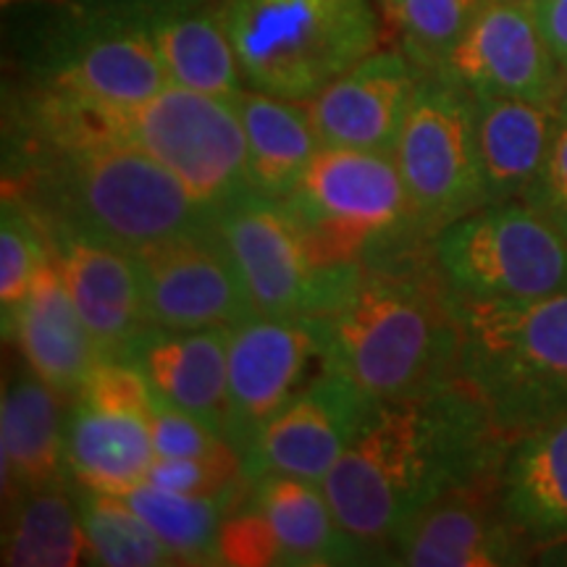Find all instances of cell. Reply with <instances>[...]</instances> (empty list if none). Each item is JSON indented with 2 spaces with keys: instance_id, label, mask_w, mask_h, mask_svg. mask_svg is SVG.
I'll return each mask as SVG.
<instances>
[{
  "instance_id": "d6986e66",
  "label": "cell",
  "mask_w": 567,
  "mask_h": 567,
  "mask_svg": "<svg viewBox=\"0 0 567 567\" xmlns=\"http://www.w3.org/2000/svg\"><path fill=\"white\" fill-rule=\"evenodd\" d=\"M55 266L103 358L118 360L151 326L132 250L71 229L45 231Z\"/></svg>"
},
{
  "instance_id": "ac0fdd59",
  "label": "cell",
  "mask_w": 567,
  "mask_h": 567,
  "mask_svg": "<svg viewBox=\"0 0 567 567\" xmlns=\"http://www.w3.org/2000/svg\"><path fill=\"white\" fill-rule=\"evenodd\" d=\"M423 74L402 48L384 45L354 63L305 103L321 145L394 153Z\"/></svg>"
},
{
  "instance_id": "4316f807",
  "label": "cell",
  "mask_w": 567,
  "mask_h": 567,
  "mask_svg": "<svg viewBox=\"0 0 567 567\" xmlns=\"http://www.w3.org/2000/svg\"><path fill=\"white\" fill-rule=\"evenodd\" d=\"M231 101L247 140V184L252 193L284 200L321 147L308 105L250 87Z\"/></svg>"
},
{
  "instance_id": "d4e9b609",
  "label": "cell",
  "mask_w": 567,
  "mask_h": 567,
  "mask_svg": "<svg viewBox=\"0 0 567 567\" xmlns=\"http://www.w3.org/2000/svg\"><path fill=\"white\" fill-rule=\"evenodd\" d=\"M502 509L536 547L567 536V413L509 444L499 481Z\"/></svg>"
},
{
  "instance_id": "3957f363",
  "label": "cell",
  "mask_w": 567,
  "mask_h": 567,
  "mask_svg": "<svg viewBox=\"0 0 567 567\" xmlns=\"http://www.w3.org/2000/svg\"><path fill=\"white\" fill-rule=\"evenodd\" d=\"M321 326L326 365L373 402L436 392L460 379L463 329L431 250L360 271Z\"/></svg>"
},
{
  "instance_id": "7402d4cb",
  "label": "cell",
  "mask_w": 567,
  "mask_h": 567,
  "mask_svg": "<svg viewBox=\"0 0 567 567\" xmlns=\"http://www.w3.org/2000/svg\"><path fill=\"white\" fill-rule=\"evenodd\" d=\"M231 329L147 326L118 360L137 368L151 392L224 434Z\"/></svg>"
},
{
  "instance_id": "52a82bcc",
  "label": "cell",
  "mask_w": 567,
  "mask_h": 567,
  "mask_svg": "<svg viewBox=\"0 0 567 567\" xmlns=\"http://www.w3.org/2000/svg\"><path fill=\"white\" fill-rule=\"evenodd\" d=\"M460 381L509 436L567 413V292L538 300H457Z\"/></svg>"
},
{
  "instance_id": "9a60e30c",
  "label": "cell",
  "mask_w": 567,
  "mask_h": 567,
  "mask_svg": "<svg viewBox=\"0 0 567 567\" xmlns=\"http://www.w3.org/2000/svg\"><path fill=\"white\" fill-rule=\"evenodd\" d=\"M442 71L478 95L563 103L567 71L551 53L528 0H484Z\"/></svg>"
},
{
  "instance_id": "5bb4252c",
  "label": "cell",
  "mask_w": 567,
  "mask_h": 567,
  "mask_svg": "<svg viewBox=\"0 0 567 567\" xmlns=\"http://www.w3.org/2000/svg\"><path fill=\"white\" fill-rule=\"evenodd\" d=\"M375 402L337 368L323 365L295 400H289L243 452L245 476L268 473L323 484L350 450Z\"/></svg>"
},
{
  "instance_id": "836d02e7",
  "label": "cell",
  "mask_w": 567,
  "mask_h": 567,
  "mask_svg": "<svg viewBox=\"0 0 567 567\" xmlns=\"http://www.w3.org/2000/svg\"><path fill=\"white\" fill-rule=\"evenodd\" d=\"M155 457H213L231 450L229 439L193 413L168 405L153 394Z\"/></svg>"
},
{
  "instance_id": "83f0119b",
  "label": "cell",
  "mask_w": 567,
  "mask_h": 567,
  "mask_svg": "<svg viewBox=\"0 0 567 567\" xmlns=\"http://www.w3.org/2000/svg\"><path fill=\"white\" fill-rule=\"evenodd\" d=\"M3 565L74 567L90 563L80 494L69 481L34 488L3 505Z\"/></svg>"
},
{
  "instance_id": "1f68e13d",
  "label": "cell",
  "mask_w": 567,
  "mask_h": 567,
  "mask_svg": "<svg viewBox=\"0 0 567 567\" xmlns=\"http://www.w3.org/2000/svg\"><path fill=\"white\" fill-rule=\"evenodd\" d=\"M51 258L45 231L19 200L3 195L0 210V310L3 326L11 321L17 308L30 295L34 276Z\"/></svg>"
},
{
  "instance_id": "9c48e42d",
  "label": "cell",
  "mask_w": 567,
  "mask_h": 567,
  "mask_svg": "<svg viewBox=\"0 0 567 567\" xmlns=\"http://www.w3.org/2000/svg\"><path fill=\"white\" fill-rule=\"evenodd\" d=\"M394 163L423 231L488 205L481 172L476 97L446 71H425L394 145Z\"/></svg>"
},
{
  "instance_id": "4dcf8cb0",
  "label": "cell",
  "mask_w": 567,
  "mask_h": 567,
  "mask_svg": "<svg viewBox=\"0 0 567 567\" xmlns=\"http://www.w3.org/2000/svg\"><path fill=\"white\" fill-rule=\"evenodd\" d=\"M396 42L423 71H439L484 0H379Z\"/></svg>"
},
{
  "instance_id": "7c38bea8",
  "label": "cell",
  "mask_w": 567,
  "mask_h": 567,
  "mask_svg": "<svg viewBox=\"0 0 567 567\" xmlns=\"http://www.w3.org/2000/svg\"><path fill=\"white\" fill-rule=\"evenodd\" d=\"M147 321L163 329H234L258 316L216 221L134 252Z\"/></svg>"
},
{
  "instance_id": "8992f818",
  "label": "cell",
  "mask_w": 567,
  "mask_h": 567,
  "mask_svg": "<svg viewBox=\"0 0 567 567\" xmlns=\"http://www.w3.org/2000/svg\"><path fill=\"white\" fill-rule=\"evenodd\" d=\"M279 203L326 266H389L431 250L392 153L321 145Z\"/></svg>"
},
{
  "instance_id": "d6a6232c",
  "label": "cell",
  "mask_w": 567,
  "mask_h": 567,
  "mask_svg": "<svg viewBox=\"0 0 567 567\" xmlns=\"http://www.w3.org/2000/svg\"><path fill=\"white\" fill-rule=\"evenodd\" d=\"M218 559L221 565L234 567L284 565L279 538H276L268 517L252 505L247 492L224 517L221 534H218Z\"/></svg>"
},
{
  "instance_id": "484cf974",
  "label": "cell",
  "mask_w": 567,
  "mask_h": 567,
  "mask_svg": "<svg viewBox=\"0 0 567 567\" xmlns=\"http://www.w3.org/2000/svg\"><path fill=\"white\" fill-rule=\"evenodd\" d=\"M252 505L271 523L284 565H360L371 563L368 551L339 526L323 486L281 473L250 481Z\"/></svg>"
},
{
  "instance_id": "e0dca14e",
  "label": "cell",
  "mask_w": 567,
  "mask_h": 567,
  "mask_svg": "<svg viewBox=\"0 0 567 567\" xmlns=\"http://www.w3.org/2000/svg\"><path fill=\"white\" fill-rule=\"evenodd\" d=\"M80 34H71L48 63L40 87L82 103L147 101L168 80L158 51L140 27L92 6Z\"/></svg>"
},
{
  "instance_id": "5b68a950",
  "label": "cell",
  "mask_w": 567,
  "mask_h": 567,
  "mask_svg": "<svg viewBox=\"0 0 567 567\" xmlns=\"http://www.w3.org/2000/svg\"><path fill=\"white\" fill-rule=\"evenodd\" d=\"M245 87L308 103L381 51L379 0H218Z\"/></svg>"
},
{
  "instance_id": "4fadbf2b",
  "label": "cell",
  "mask_w": 567,
  "mask_h": 567,
  "mask_svg": "<svg viewBox=\"0 0 567 567\" xmlns=\"http://www.w3.org/2000/svg\"><path fill=\"white\" fill-rule=\"evenodd\" d=\"M326 365L316 318L252 316L229 337L224 436L243 455L260 425L295 400Z\"/></svg>"
},
{
  "instance_id": "74e56055",
  "label": "cell",
  "mask_w": 567,
  "mask_h": 567,
  "mask_svg": "<svg viewBox=\"0 0 567 567\" xmlns=\"http://www.w3.org/2000/svg\"><path fill=\"white\" fill-rule=\"evenodd\" d=\"M6 3H11V0H6Z\"/></svg>"
},
{
  "instance_id": "e575fe53",
  "label": "cell",
  "mask_w": 567,
  "mask_h": 567,
  "mask_svg": "<svg viewBox=\"0 0 567 567\" xmlns=\"http://www.w3.org/2000/svg\"><path fill=\"white\" fill-rule=\"evenodd\" d=\"M523 200L534 205L538 213H544L567 237V97L549 158Z\"/></svg>"
},
{
  "instance_id": "f1b7e54d",
  "label": "cell",
  "mask_w": 567,
  "mask_h": 567,
  "mask_svg": "<svg viewBox=\"0 0 567 567\" xmlns=\"http://www.w3.org/2000/svg\"><path fill=\"white\" fill-rule=\"evenodd\" d=\"M247 486L234 494L193 496L166 492V488L142 481L122 499H126V505L166 544L176 565H221L218 559L221 523L229 509L243 499Z\"/></svg>"
},
{
  "instance_id": "cb8c5ba5",
  "label": "cell",
  "mask_w": 567,
  "mask_h": 567,
  "mask_svg": "<svg viewBox=\"0 0 567 567\" xmlns=\"http://www.w3.org/2000/svg\"><path fill=\"white\" fill-rule=\"evenodd\" d=\"M473 97L488 203L523 200L549 158L565 101L536 103L478 92Z\"/></svg>"
},
{
  "instance_id": "ba28073f",
  "label": "cell",
  "mask_w": 567,
  "mask_h": 567,
  "mask_svg": "<svg viewBox=\"0 0 567 567\" xmlns=\"http://www.w3.org/2000/svg\"><path fill=\"white\" fill-rule=\"evenodd\" d=\"M431 260L457 300L567 292V237L526 200L488 203L446 224L431 239Z\"/></svg>"
},
{
  "instance_id": "44dd1931",
  "label": "cell",
  "mask_w": 567,
  "mask_h": 567,
  "mask_svg": "<svg viewBox=\"0 0 567 567\" xmlns=\"http://www.w3.org/2000/svg\"><path fill=\"white\" fill-rule=\"evenodd\" d=\"M6 342L17 344L24 365L48 386L74 402L103 360L101 347L71 300L55 258L45 260L24 302L3 326Z\"/></svg>"
},
{
  "instance_id": "6da1fadb",
  "label": "cell",
  "mask_w": 567,
  "mask_h": 567,
  "mask_svg": "<svg viewBox=\"0 0 567 567\" xmlns=\"http://www.w3.org/2000/svg\"><path fill=\"white\" fill-rule=\"evenodd\" d=\"M513 436L465 381L408 400L375 402L350 450L323 478L334 515L373 557L450 488L502 478Z\"/></svg>"
},
{
  "instance_id": "603a6c76",
  "label": "cell",
  "mask_w": 567,
  "mask_h": 567,
  "mask_svg": "<svg viewBox=\"0 0 567 567\" xmlns=\"http://www.w3.org/2000/svg\"><path fill=\"white\" fill-rule=\"evenodd\" d=\"M71 402L24 365L13 371L0 402V481L3 505L69 481L66 417Z\"/></svg>"
},
{
  "instance_id": "8fae6325",
  "label": "cell",
  "mask_w": 567,
  "mask_h": 567,
  "mask_svg": "<svg viewBox=\"0 0 567 567\" xmlns=\"http://www.w3.org/2000/svg\"><path fill=\"white\" fill-rule=\"evenodd\" d=\"M155 460L153 392L137 368L103 358L66 417V471L76 486L124 496Z\"/></svg>"
},
{
  "instance_id": "30bf717a",
  "label": "cell",
  "mask_w": 567,
  "mask_h": 567,
  "mask_svg": "<svg viewBox=\"0 0 567 567\" xmlns=\"http://www.w3.org/2000/svg\"><path fill=\"white\" fill-rule=\"evenodd\" d=\"M247 295L268 318H321L342 302L363 266H326L284 205L247 189L216 210Z\"/></svg>"
},
{
  "instance_id": "7a4b0ae2",
  "label": "cell",
  "mask_w": 567,
  "mask_h": 567,
  "mask_svg": "<svg viewBox=\"0 0 567 567\" xmlns=\"http://www.w3.org/2000/svg\"><path fill=\"white\" fill-rule=\"evenodd\" d=\"M3 195L24 205L42 231L71 229L132 252L216 221V210L158 161L103 137L13 132Z\"/></svg>"
},
{
  "instance_id": "ffe728a7",
  "label": "cell",
  "mask_w": 567,
  "mask_h": 567,
  "mask_svg": "<svg viewBox=\"0 0 567 567\" xmlns=\"http://www.w3.org/2000/svg\"><path fill=\"white\" fill-rule=\"evenodd\" d=\"M97 9L132 21L151 38L172 84L218 97L245 90L218 0H103Z\"/></svg>"
},
{
  "instance_id": "d590c367",
  "label": "cell",
  "mask_w": 567,
  "mask_h": 567,
  "mask_svg": "<svg viewBox=\"0 0 567 567\" xmlns=\"http://www.w3.org/2000/svg\"><path fill=\"white\" fill-rule=\"evenodd\" d=\"M536 11L551 53L567 71V0H538Z\"/></svg>"
},
{
  "instance_id": "277c9868",
  "label": "cell",
  "mask_w": 567,
  "mask_h": 567,
  "mask_svg": "<svg viewBox=\"0 0 567 567\" xmlns=\"http://www.w3.org/2000/svg\"><path fill=\"white\" fill-rule=\"evenodd\" d=\"M21 113L53 137H103L137 147L213 210L250 189L247 140L231 97L166 84L147 101L101 105L38 87Z\"/></svg>"
},
{
  "instance_id": "8d00e7d4",
  "label": "cell",
  "mask_w": 567,
  "mask_h": 567,
  "mask_svg": "<svg viewBox=\"0 0 567 567\" xmlns=\"http://www.w3.org/2000/svg\"><path fill=\"white\" fill-rule=\"evenodd\" d=\"M528 3H538V0H528Z\"/></svg>"
},
{
  "instance_id": "f546056e",
  "label": "cell",
  "mask_w": 567,
  "mask_h": 567,
  "mask_svg": "<svg viewBox=\"0 0 567 567\" xmlns=\"http://www.w3.org/2000/svg\"><path fill=\"white\" fill-rule=\"evenodd\" d=\"M82 526L90 544V563L105 567L176 565L166 544L155 536L126 499L80 488Z\"/></svg>"
},
{
  "instance_id": "2e32d148",
  "label": "cell",
  "mask_w": 567,
  "mask_h": 567,
  "mask_svg": "<svg viewBox=\"0 0 567 567\" xmlns=\"http://www.w3.org/2000/svg\"><path fill=\"white\" fill-rule=\"evenodd\" d=\"M499 481L450 488L429 502L394 536L386 563L410 567L526 565L534 544L502 509Z\"/></svg>"
}]
</instances>
